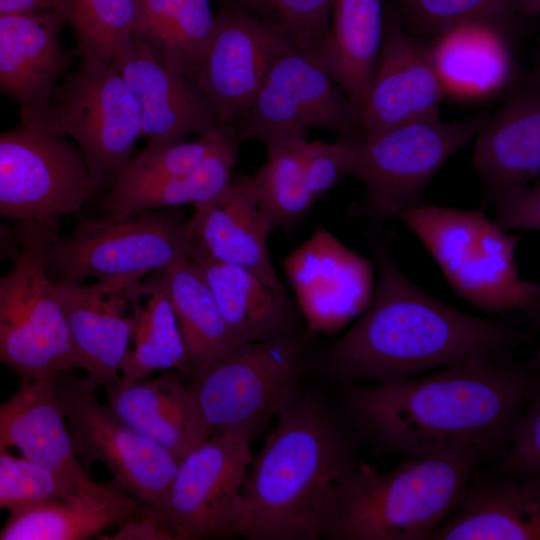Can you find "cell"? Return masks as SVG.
Masks as SVG:
<instances>
[{"mask_svg": "<svg viewBox=\"0 0 540 540\" xmlns=\"http://www.w3.org/2000/svg\"><path fill=\"white\" fill-rule=\"evenodd\" d=\"M384 0H334L327 36L313 59L359 116L384 37Z\"/></svg>", "mask_w": 540, "mask_h": 540, "instance_id": "obj_27", "label": "cell"}, {"mask_svg": "<svg viewBox=\"0 0 540 540\" xmlns=\"http://www.w3.org/2000/svg\"><path fill=\"white\" fill-rule=\"evenodd\" d=\"M65 24L59 11L0 14V95L17 103L22 125L43 117L71 62L61 43Z\"/></svg>", "mask_w": 540, "mask_h": 540, "instance_id": "obj_23", "label": "cell"}, {"mask_svg": "<svg viewBox=\"0 0 540 540\" xmlns=\"http://www.w3.org/2000/svg\"><path fill=\"white\" fill-rule=\"evenodd\" d=\"M246 471L240 537L317 540L337 479L357 461V439L318 394L301 392Z\"/></svg>", "mask_w": 540, "mask_h": 540, "instance_id": "obj_3", "label": "cell"}, {"mask_svg": "<svg viewBox=\"0 0 540 540\" xmlns=\"http://www.w3.org/2000/svg\"><path fill=\"white\" fill-rule=\"evenodd\" d=\"M540 538L539 481L498 473L472 477L450 516L428 540Z\"/></svg>", "mask_w": 540, "mask_h": 540, "instance_id": "obj_24", "label": "cell"}, {"mask_svg": "<svg viewBox=\"0 0 540 540\" xmlns=\"http://www.w3.org/2000/svg\"><path fill=\"white\" fill-rule=\"evenodd\" d=\"M536 377L509 360L478 359L381 384L348 387V423L375 453L407 457L505 448L536 392Z\"/></svg>", "mask_w": 540, "mask_h": 540, "instance_id": "obj_1", "label": "cell"}, {"mask_svg": "<svg viewBox=\"0 0 540 540\" xmlns=\"http://www.w3.org/2000/svg\"><path fill=\"white\" fill-rule=\"evenodd\" d=\"M410 32L430 40L461 26L477 25L506 36L521 20L516 0H397Z\"/></svg>", "mask_w": 540, "mask_h": 540, "instance_id": "obj_35", "label": "cell"}, {"mask_svg": "<svg viewBox=\"0 0 540 540\" xmlns=\"http://www.w3.org/2000/svg\"><path fill=\"white\" fill-rule=\"evenodd\" d=\"M144 278L125 275L93 283H54L77 369L98 388L118 385L132 343V306Z\"/></svg>", "mask_w": 540, "mask_h": 540, "instance_id": "obj_16", "label": "cell"}, {"mask_svg": "<svg viewBox=\"0 0 540 540\" xmlns=\"http://www.w3.org/2000/svg\"><path fill=\"white\" fill-rule=\"evenodd\" d=\"M263 1L278 12L294 45L313 58L327 36L334 0Z\"/></svg>", "mask_w": 540, "mask_h": 540, "instance_id": "obj_40", "label": "cell"}, {"mask_svg": "<svg viewBox=\"0 0 540 540\" xmlns=\"http://www.w3.org/2000/svg\"><path fill=\"white\" fill-rule=\"evenodd\" d=\"M498 464V473L523 480L539 481L540 395L536 391L517 418Z\"/></svg>", "mask_w": 540, "mask_h": 540, "instance_id": "obj_39", "label": "cell"}, {"mask_svg": "<svg viewBox=\"0 0 540 540\" xmlns=\"http://www.w3.org/2000/svg\"><path fill=\"white\" fill-rule=\"evenodd\" d=\"M507 36L477 25L461 26L428 41L445 93L487 95L509 83Z\"/></svg>", "mask_w": 540, "mask_h": 540, "instance_id": "obj_30", "label": "cell"}, {"mask_svg": "<svg viewBox=\"0 0 540 540\" xmlns=\"http://www.w3.org/2000/svg\"><path fill=\"white\" fill-rule=\"evenodd\" d=\"M112 61L138 104L141 134L147 145L232 128L221 123L192 77L172 67L143 41L131 37Z\"/></svg>", "mask_w": 540, "mask_h": 540, "instance_id": "obj_20", "label": "cell"}, {"mask_svg": "<svg viewBox=\"0 0 540 540\" xmlns=\"http://www.w3.org/2000/svg\"><path fill=\"white\" fill-rule=\"evenodd\" d=\"M168 295L184 340L192 379L238 345L201 270L189 257L164 270Z\"/></svg>", "mask_w": 540, "mask_h": 540, "instance_id": "obj_31", "label": "cell"}, {"mask_svg": "<svg viewBox=\"0 0 540 540\" xmlns=\"http://www.w3.org/2000/svg\"><path fill=\"white\" fill-rule=\"evenodd\" d=\"M82 61H112L134 35L139 0H60Z\"/></svg>", "mask_w": 540, "mask_h": 540, "instance_id": "obj_36", "label": "cell"}, {"mask_svg": "<svg viewBox=\"0 0 540 540\" xmlns=\"http://www.w3.org/2000/svg\"><path fill=\"white\" fill-rule=\"evenodd\" d=\"M185 224L190 259L245 268L287 294L267 249L273 227L257 203L250 176L231 178L219 193L195 205Z\"/></svg>", "mask_w": 540, "mask_h": 540, "instance_id": "obj_21", "label": "cell"}, {"mask_svg": "<svg viewBox=\"0 0 540 540\" xmlns=\"http://www.w3.org/2000/svg\"><path fill=\"white\" fill-rule=\"evenodd\" d=\"M373 248L372 300L323 355V368L335 379L381 384L471 360H508L529 339L438 300L400 271L383 244Z\"/></svg>", "mask_w": 540, "mask_h": 540, "instance_id": "obj_2", "label": "cell"}, {"mask_svg": "<svg viewBox=\"0 0 540 540\" xmlns=\"http://www.w3.org/2000/svg\"><path fill=\"white\" fill-rule=\"evenodd\" d=\"M96 193L67 137L20 124L0 133V220L78 214Z\"/></svg>", "mask_w": 540, "mask_h": 540, "instance_id": "obj_13", "label": "cell"}, {"mask_svg": "<svg viewBox=\"0 0 540 540\" xmlns=\"http://www.w3.org/2000/svg\"><path fill=\"white\" fill-rule=\"evenodd\" d=\"M101 540H177L164 517L156 512L143 509L125 519L118 525V530L105 535Z\"/></svg>", "mask_w": 540, "mask_h": 540, "instance_id": "obj_43", "label": "cell"}, {"mask_svg": "<svg viewBox=\"0 0 540 540\" xmlns=\"http://www.w3.org/2000/svg\"><path fill=\"white\" fill-rule=\"evenodd\" d=\"M239 138L235 130L194 169L118 197L105 196L103 217H122L143 210L179 208L205 202L231 180Z\"/></svg>", "mask_w": 540, "mask_h": 540, "instance_id": "obj_33", "label": "cell"}, {"mask_svg": "<svg viewBox=\"0 0 540 540\" xmlns=\"http://www.w3.org/2000/svg\"><path fill=\"white\" fill-rule=\"evenodd\" d=\"M444 95L429 42L408 30L397 8L385 5L383 42L358 116L360 134L438 119Z\"/></svg>", "mask_w": 540, "mask_h": 540, "instance_id": "obj_17", "label": "cell"}, {"mask_svg": "<svg viewBox=\"0 0 540 540\" xmlns=\"http://www.w3.org/2000/svg\"><path fill=\"white\" fill-rule=\"evenodd\" d=\"M234 129L201 136L195 141L147 145L132 155L106 196L118 197L168 178L184 174L199 165Z\"/></svg>", "mask_w": 540, "mask_h": 540, "instance_id": "obj_37", "label": "cell"}, {"mask_svg": "<svg viewBox=\"0 0 540 540\" xmlns=\"http://www.w3.org/2000/svg\"><path fill=\"white\" fill-rule=\"evenodd\" d=\"M517 12L521 19L534 18L540 11V0H516Z\"/></svg>", "mask_w": 540, "mask_h": 540, "instance_id": "obj_46", "label": "cell"}, {"mask_svg": "<svg viewBox=\"0 0 540 540\" xmlns=\"http://www.w3.org/2000/svg\"><path fill=\"white\" fill-rule=\"evenodd\" d=\"M496 224L504 231L539 230L540 183H531L510 202L495 210Z\"/></svg>", "mask_w": 540, "mask_h": 540, "instance_id": "obj_42", "label": "cell"}, {"mask_svg": "<svg viewBox=\"0 0 540 540\" xmlns=\"http://www.w3.org/2000/svg\"><path fill=\"white\" fill-rule=\"evenodd\" d=\"M398 218L422 242L455 292L475 308L538 319L540 287L522 279L516 265L520 237L501 229L483 209L422 203Z\"/></svg>", "mask_w": 540, "mask_h": 540, "instance_id": "obj_5", "label": "cell"}, {"mask_svg": "<svg viewBox=\"0 0 540 540\" xmlns=\"http://www.w3.org/2000/svg\"><path fill=\"white\" fill-rule=\"evenodd\" d=\"M303 333L238 344L192 378L207 436L249 426L257 431L300 393L306 370Z\"/></svg>", "mask_w": 540, "mask_h": 540, "instance_id": "obj_9", "label": "cell"}, {"mask_svg": "<svg viewBox=\"0 0 540 540\" xmlns=\"http://www.w3.org/2000/svg\"><path fill=\"white\" fill-rule=\"evenodd\" d=\"M237 135L263 144L323 128L340 135L360 133L358 116L330 75L294 44L283 50L247 110Z\"/></svg>", "mask_w": 540, "mask_h": 540, "instance_id": "obj_14", "label": "cell"}, {"mask_svg": "<svg viewBox=\"0 0 540 540\" xmlns=\"http://www.w3.org/2000/svg\"><path fill=\"white\" fill-rule=\"evenodd\" d=\"M61 12L60 0H0V14Z\"/></svg>", "mask_w": 540, "mask_h": 540, "instance_id": "obj_44", "label": "cell"}, {"mask_svg": "<svg viewBox=\"0 0 540 540\" xmlns=\"http://www.w3.org/2000/svg\"><path fill=\"white\" fill-rule=\"evenodd\" d=\"M195 263L237 344L296 335L307 330L298 307L288 294L270 288L253 272L224 263Z\"/></svg>", "mask_w": 540, "mask_h": 540, "instance_id": "obj_26", "label": "cell"}, {"mask_svg": "<svg viewBox=\"0 0 540 540\" xmlns=\"http://www.w3.org/2000/svg\"><path fill=\"white\" fill-rule=\"evenodd\" d=\"M143 509L116 485L101 495L34 500L8 509L0 540H85Z\"/></svg>", "mask_w": 540, "mask_h": 540, "instance_id": "obj_28", "label": "cell"}, {"mask_svg": "<svg viewBox=\"0 0 540 540\" xmlns=\"http://www.w3.org/2000/svg\"><path fill=\"white\" fill-rule=\"evenodd\" d=\"M256 432L226 429L180 459L163 513L177 540L240 537L241 493Z\"/></svg>", "mask_w": 540, "mask_h": 540, "instance_id": "obj_12", "label": "cell"}, {"mask_svg": "<svg viewBox=\"0 0 540 540\" xmlns=\"http://www.w3.org/2000/svg\"><path fill=\"white\" fill-rule=\"evenodd\" d=\"M487 117L426 119L370 136L340 135L346 175L364 184V208L371 221L382 225L424 203L428 183L454 153L474 140Z\"/></svg>", "mask_w": 540, "mask_h": 540, "instance_id": "obj_6", "label": "cell"}, {"mask_svg": "<svg viewBox=\"0 0 540 540\" xmlns=\"http://www.w3.org/2000/svg\"><path fill=\"white\" fill-rule=\"evenodd\" d=\"M215 18L209 0H139L133 37L194 79Z\"/></svg>", "mask_w": 540, "mask_h": 540, "instance_id": "obj_32", "label": "cell"}, {"mask_svg": "<svg viewBox=\"0 0 540 540\" xmlns=\"http://www.w3.org/2000/svg\"><path fill=\"white\" fill-rule=\"evenodd\" d=\"M164 270L153 272L142 281V298L132 306V348L115 387L127 386L156 371L175 370L190 377L188 356Z\"/></svg>", "mask_w": 540, "mask_h": 540, "instance_id": "obj_29", "label": "cell"}, {"mask_svg": "<svg viewBox=\"0 0 540 540\" xmlns=\"http://www.w3.org/2000/svg\"><path fill=\"white\" fill-rule=\"evenodd\" d=\"M20 248L21 242L15 227L10 228L0 220V264L4 261L12 262Z\"/></svg>", "mask_w": 540, "mask_h": 540, "instance_id": "obj_45", "label": "cell"}, {"mask_svg": "<svg viewBox=\"0 0 540 540\" xmlns=\"http://www.w3.org/2000/svg\"><path fill=\"white\" fill-rule=\"evenodd\" d=\"M58 218L17 222L21 248L0 275V363L22 378L77 369L65 317L45 270Z\"/></svg>", "mask_w": 540, "mask_h": 540, "instance_id": "obj_7", "label": "cell"}, {"mask_svg": "<svg viewBox=\"0 0 540 540\" xmlns=\"http://www.w3.org/2000/svg\"><path fill=\"white\" fill-rule=\"evenodd\" d=\"M307 135L273 138L264 145L267 159L250 176L257 203L273 230L297 226L315 202L307 184L303 150Z\"/></svg>", "mask_w": 540, "mask_h": 540, "instance_id": "obj_34", "label": "cell"}, {"mask_svg": "<svg viewBox=\"0 0 540 540\" xmlns=\"http://www.w3.org/2000/svg\"><path fill=\"white\" fill-rule=\"evenodd\" d=\"M303 162L308 187L314 201L330 190L346 175V154L343 144L306 141Z\"/></svg>", "mask_w": 540, "mask_h": 540, "instance_id": "obj_41", "label": "cell"}, {"mask_svg": "<svg viewBox=\"0 0 540 540\" xmlns=\"http://www.w3.org/2000/svg\"><path fill=\"white\" fill-rule=\"evenodd\" d=\"M284 269L310 333L340 329L372 300L373 263L321 227L287 256Z\"/></svg>", "mask_w": 540, "mask_h": 540, "instance_id": "obj_19", "label": "cell"}, {"mask_svg": "<svg viewBox=\"0 0 540 540\" xmlns=\"http://www.w3.org/2000/svg\"><path fill=\"white\" fill-rule=\"evenodd\" d=\"M34 128L76 143L96 195L113 187L142 136L138 104L113 61H82Z\"/></svg>", "mask_w": 540, "mask_h": 540, "instance_id": "obj_10", "label": "cell"}, {"mask_svg": "<svg viewBox=\"0 0 540 540\" xmlns=\"http://www.w3.org/2000/svg\"><path fill=\"white\" fill-rule=\"evenodd\" d=\"M479 461L469 454L410 456L379 473L357 460L333 485L321 538L428 540L458 506Z\"/></svg>", "mask_w": 540, "mask_h": 540, "instance_id": "obj_4", "label": "cell"}, {"mask_svg": "<svg viewBox=\"0 0 540 540\" xmlns=\"http://www.w3.org/2000/svg\"><path fill=\"white\" fill-rule=\"evenodd\" d=\"M71 373L56 374L55 384L79 460L86 468L101 462L118 488L163 516L180 459L100 402L86 376Z\"/></svg>", "mask_w": 540, "mask_h": 540, "instance_id": "obj_11", "label": "cell"}, {"mask_svg": "<svg viewBox=\"0 0 540 540\" xmlns=\"http://www.w3.org/2000/svg\"><path fill=\"white\" fill-rule=\"evenodd\" d=\"M46 248L45 270L54 283H84L125 275L142 278L189 257L186 224L178 208L122 217L87 218Z\"/></svg>", "mask_w": 540, "mask_h": 540, "instance_id": "obj_8", "label": "cell"}, {"mask_svg": "<svg viewBox=\"0 0 540 540\" xmlns=\"http://www.w3.org/2000/svg\"><path fill=\"white\" fill-rule=\"evenodd\" d=\"M175 370L107 389L111 408L179 459L208 438L190 384Z\"/></svg>", "mask_w": 540, "mask_h": 540, "instance_id": "obj_25", "label": "cell"}, {"mask_svg": "<svg viewBox=\"0 0 540 540\" xmlns=\"http://www.w3.org/2000/svg\"><path fill=\"white\" fill-rule=\"evenodd\" d=\"M77 494L71 483L49 470L8 451L0 453V508Z\"/></svg>", "mask_w": 540, "mask_h": 540, "instance_id": "obj_38", "label": "cell"}, {"mask_svg": "<svg viewBox=\"0 0 540 540\" xmlns=\"http://www.w3.org/2000/svg\"><path fill=\"white\" fill-rule=\"evenodd\" d=\"M55 375L22 378L13 395L0 404V453L16 448L22 457L65 479L79 493L104 494L115 484L95 481L79 460Z\"/></svg>", "mask_w": 540, "mask_h": 540, "instance_id": "obj_22", "label": "cell"}, {"mask_svg": "<svg viewBox=\"0 0 540 540\" xmlns=\"http://www.w3.org/2000/svg\"><path fill=\"white\" fill-rule=\"evenodd\" d=\"M474 138L472 165L483 203L495 210L523 192L540 171L538 74L519 75Z\"/></svg>", "mask_w": 540, "mask_h": 540, "instance_id": "obj_18", "label": "cell"}, {"mask_svg": "<svg viewBox=\"0 0 540 540\" xmlns=\"http://www.w3.org/2000/svg\"><path fill=\"white\" fill-rule=\"evenodd\" d=\"M291 44L280 23L240 10L216 15L194 80L223 125L232 127L244 114L276 58Z\"/></svg>", "mask_w": 540, "mask_h": 540, "instance_id": "obj_15", "label": "cell"}]
</instances>
